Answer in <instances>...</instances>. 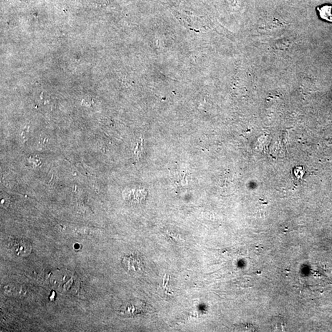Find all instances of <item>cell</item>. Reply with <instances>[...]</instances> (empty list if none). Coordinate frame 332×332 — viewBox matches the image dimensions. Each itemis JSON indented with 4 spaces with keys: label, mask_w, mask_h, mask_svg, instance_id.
Wrapping results in <instances>:
<instances>
[{
    "label": "cell",
    "mask_w": 332,
    "mask_h": 332,
    "mask_svg": "<svg viewBox=\"0 0 332 332\" xmlns=\"http://www.w3.org/2000/svg\"><path fill=\"white\" fill-rule=\"evenodd\" d=\"M147 312H148V307L146 302L136 300L126 302L118 310L120 316L126 318L144 314Z\"/></svg>",
    "instance_id": "1"
},
{
    "label": "cell",
    "mask_w": 332,
    "mask_h": 332,
    "mask_svg": "<svg viewBox=\"0 0 332 332\" xmlns=\"http://www.w3.org/2000/svg\"><path fill=\"white\" fill-rule=\"evenodd\" d=\"M122 264L130 274H140L144 271L143 262L140 257L136 255L125 256L122 259Z\"/></svg>",
    "instance_id": "2"
},
{
    "label": "cell",
    "mask_w": 332,
    "mask_h": 332,
    "mask_svg": "<svg viewBox=\"0 0 332 332\" xmlns=\"http://www.w3.org/2000/svg\"><path fill=\"white\" fill-rule=\"evenodd\" d=\"M12 248L18 256H26L31 252L32 245L28 240L22 238L13 240Z\"/></svg>",
    "instance_id": "3"
},
{
    "label": "cell",
    "mask_w": 332,
    "mask_h": 332,
    "mask_svg": "<svg viewBox=\"0 0 332 332\" xmlns=\"http://www.w3.org/2000/svg\"><path fill=\"white\" fill-rule=\"evenodd\" d=\"M318 14L320 17L324 20L332 22V6L331 5H325L318 8Z\"/></svg>",
    "instance_id": "4"
},
{
    "label": "cell",
    "mask_w": 332,
    "mask_h": 332,
    "mask_svg": "<svg viewBox=\"0 0 332 332\" xmlns=\"http://www.w3.org/2000/svg\"><path fill=\"white\" fill-rule=\"evenodd\" d=\"M286 323L284 320L280 317H274L271 321L272 328L276 331H282L284 329Z\"/></svg>",
    "instance_id": "5"
}]
</instances>
